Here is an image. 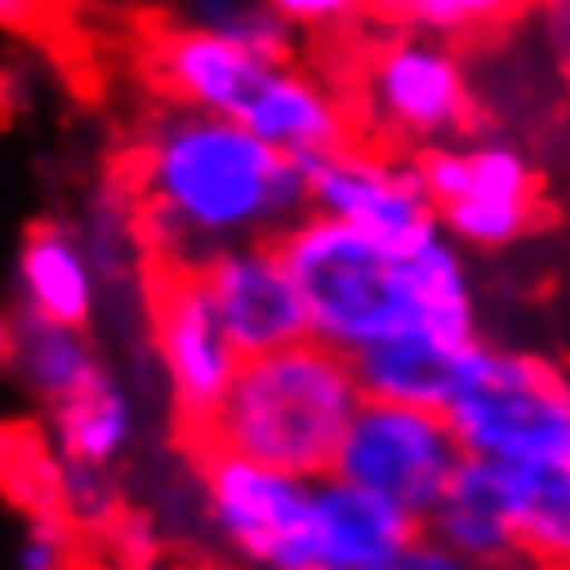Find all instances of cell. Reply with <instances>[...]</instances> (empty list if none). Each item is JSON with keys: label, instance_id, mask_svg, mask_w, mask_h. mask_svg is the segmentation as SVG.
Returning <instances> with one entry per match:
<instances>
[{"label": "cell", "instance_id": "cell-6", "mask_svg": "<svg viewBox=\"0 0 570 570\" xmlns=\"http://www.w3.org/2000/svg\"><path fill=\"white\" fill-rule=\"evenodd\" d=\"M445 416L469 460L570 464V377L532 348L479 338L460 363Z\"/></svg>", "mask_w": 570, "mask_h": 570}, {"label": "cell", "instance_id": "cell-27", "mask_svg": "<svg viewBox=\"0 0 570 570\" xmlns=\"http://www.w3.org/2000/svg\"><path fill=\"white\" fill-rule=\"evenodd\" d=\"M35 10H39V0H0V16H6L10 30H20V24H35Z\"/></svg>", "mask_w": 570, "mask_h": 570}, {"label": "cell", "instance_id": "cell-2", "mask_svg": "<svg viewBox=\"0 0 570 570\" xmlns=\"http://www.w3.org/2000/svg\"><path fill=\"white\" fill-rule=\"evenodd\" d=\"M281 252L301 281L309 338L348 358L396 334H435L460 348L483 338L469 252L445 233L416 247H387L348 223L305 213L281 237Z\"/></svg>", "mask_w": 570, "mask_h": 570}, {"label": "cell", "instance_id": "cell-7", "mask_svg": "<svg viewBox=\"0 0 570 570\" xmlns=\"http://www.w3.org/2000/svg\"><path fill=\"white\" fill-rule=\"evenodd\" d=\"M315 483L233 450H198V518L237 570H320Z\"/></svg>", "mask_w": 570, "mask_h": 570}, {"label": "cell", "instance_id": "cell-19", "mask_svg": "<svg viewBox=\"0 0 570 570\" xmlns=\"http://www.w3.org/2000/svg\"><path fill=\"white\" fill-rule=\"evenodd\" d=\"M498 483L522 556L570 570V464H498Z\"/></svg>", "mask_w": 570, "mask_h": 570}, {"label": "cell", "instance_id": "cell-24", "mask_svg": "<svg viewBox=\"0 0 570 570\" xmlns=\"http://www.w3.org/2000/svg\"><path fill=\"white\" fill-rule=\"evenodd\" d=\"M382 0H271V10L295 35H344L367 16H377Z\"/></svg>", "mask_w": 570, "mask_h": 570}, {"label": "cell", "instance_id": "cell-13", "mask_svg": "<svg viewBox=\"0 0 570 570\" xmlns=\"http://www.w3.org/2000/svg\"><path fill=\"white\" fill-rule=\"evenodd\" d=\"M102 301L107 291L78 218H45L24 227L16 266H10V309L92 330Z\"/></svg>", "mask_w": 570, "mask_h": 570}, {"label": "cell", "instance_id": "cell-18", "mask_svg": "<svg viewBox=\"0 0 570 570\" xmlns=\"http://www.w3.org/2000/svg\"><path fill=\"white\" fill-rule=\"evenodd\" d=\"M464 353L469 348L450 344V338H435V334H396L358 353L353 367H358V382L373 402L445 411Z\"/></svg>", "mask_w": 570, "mask_h": 570}, {"label": "cell", "instance_id": "cell-1", "mask_svg": "<svg viewBox=\"0 0 570 570\" xmlns=\"http://www.w3.org/2000/svg\"><path fill=\"white\" fill-rule=\"evenodd\" d=\"M155 266L198 271L213 256L281 242L309 213V165L233 117L160 102L121 160Z\"/></svg>", "mask_w": 570, "mask_h": 570}, {"label": "cell", "instance_id": "cell-8", "mask_svg": "<svg viewBox=\"0 0 570 570\" xmlns=\"http://www.w3.org/2000/svg\"><path fill=\"white\" fill-rule=\"evenodd\" d=\"M440 233L464 252H508L541 223V169L512 136L474 131L416 155Z\"/></svg>", "mask_w": 570, "mask_h": 570}, {"label": "cell", "instance_id": "cell-20", "mask_svg": "<svg viewBox=\"0 0 570 570\" xmlns=\"http://www.w3.org/2000/svg\"><path fill=\"white\" fill-rule=\"evenodd\" d=\"M165 20L218 35L227 45H242L256 53L295 59V30L271 10V0H169Z\"/></svg>", "mask_w": 570, "mask_h": 570}, {"label": "cell", "instance_id": "cell-26", "mask_svg": "<svg viewBox=\"0 0 570 570\" xmlns=\"http://www.w3.org/2000/svg\"><path fill=\"white\" fill-rule=\"evenodd\" d=\"M377 570H474V566L460 561V556H454L450 547H440L435 537H425V532H421L406 551H396L392 561H387V566H377Z\"/></svg>", "mask_w": 570, "mask_h": 570}, {"label": "cell", "instance_id": "cell-23", "mask_svg": "<svg viewBox=\"0 0 570 570\" xmlns=\"http://www.w3.org/2000/svg\"><path fill=\"white\" fill-rule=\"evenodd\" d=\"M78 527L53 508H30L16 537V570H73Z\"/></svg>", "mask_w": 570, "mask_h": 570}, {"label": "cell", "instance_id": "cell-11", "mask_svg": "<svg viewBox=\"0 0 570 570\" xmlns=\"http://www.w3.org/2000/svg\"><path fill=\"white\" fill-rule=\"evenodd\" d=\"M309 213L348 223L387 247H416L440 233L416 155L382 150L373 140H353L309 165Z\"/></svg>", "mask_w": 570, "mask_h": 570}, {"label": "cell", "instance_id": "cell-4", "mask_svg": "<svg viewBox=\"0 0 570 570\" xmlns=\"http://www.w3.org/2000/svg\"><path fill=\"white\" fill-rule=\"evenodd\" d=\"M367 402L358 367L320 338L242 358L233 392L198 450H233L301 479H330L338 445Z\"/></svg>", "mask_w": 570, "mask_h": 570}, {"label": "cell", "instance_id": "cell-17", "mask_svg": "<svg viewBox=\"0 0 570 570\" xmlns=\"http://www.w3.org/2000/svg\"><path fill=\"white\" fill-rule=\"evenodd\" d=\"M421 532L435 537L440 547H450L474 570H489L522 556L518 527H512L503 503V483H498V464L489 460H464L460 479L450 483L435 512L421 522Z\"/></svg>", "mask_w": 570, "mask_h": 570}, {"label": "cell", "instance_id": "cell-5", "mask_svg": "<svg viewBox=\"0 0 570 570\" xmlns=\"http://www.w3.org/2000/svg\"><path fill=\"white\" fill-rule=\"evenodd\" d=\"M344 78L358 136L382 150L421 155L474 136L479 92L454 39L382 20L377 35L353 45Z\"/></svg>", "mask_w": 570, "mask_h": 570}, {"label": "cell", "instance_id": "cell-22", "mask_svg": "<svg viewBox=\"0 0 570 570\" xmlns=\"http://www.w3.org/2000/svg\"><path fill=\"white\" fill-rule=\"evenodd\" d=\"M49 508L63 512V518L73 522L78 532H111V527L121 522V483H117V469L53 464Z\"/></svg>", "mask_w": 570, "mask_h": 570}, {"label": "cell", "instance_id": "cell-9", "mask_svg": "<svg viewBox=\"0 0 570 570\" xmlns=\"http://www.w3.org/2000/svg\"><path fill=\"white\" fill-rule=\"evenodd\" d=\"M464 460L469 454L445 411L373 402L367 396L348 425L344 445H338L334 474L387 498L406 518L425 522L445 498V489L460 479Z\"/></svg>", "mask_w": 570, "mask_h": 570}, {"label": "cell", "instance_id": "cell-15", "mask_svg": "<svg viewBox=\"0 0 570 570\" xmlns=\"http://www.w3.org/2000/svg\"><path fill=\"white\" fill-rule=\"evenodd\" d=\"M315 512H320V570H377L421 537L416 518H406L387 498L367 493L338 474L315 483Z\"/></svg>", "mask_w": 570, "mask_h": 570}, {"label": "cell", "instance_id": "cell-14", "mask_svg": "<svg viewBox=\"0 0 570 570\" xmlns=\"http://www.w3.org/2000/svg\"><path fill=\"white\" fill-rule=\"evenodd\" d=\"M102 367H107V358L88 330L10 309L6 373H10V387L24 396V406H35L39 416L53 411L59 402H68L73 392H82Z\"/></svg>", "mask_w": 570, "mask_h": 570}, {"label": "cell", "instance_id": "cell-21", "mask_svg": "<svg viewBox=\"0 0 570 570\" xmlns=\"http://www.w3.org/2000/svg\"><path fill=\"white\" fill-rule=\"evenodd\" d=\"M532 6L537 0H382L377 20L464 45V39H483L518 24L522 16H532Z\"/></svg>", "mask_w": 570, "mask_h": 570}, {"label": "cell", "instance_id": "cell-16", "mask_svg": "<svg viewBox=\"0 0 570 570\" xmlns=\"http://www.w3.org/2000/svg\"><path fill=\"white\" fill-rule=\"evenodd\" d=\"M39 435L53 464H88V469H117L136 450L140 411L131 387L102 367L88 387L73 392L68 402L39 416Z\"/></svg>", "mask_w": 570, "mask_h": 570}, {"label": "cell", "instance_id": "cell-3", "mask_svg": "<svg viewBox=\"0 0 570 570\" xmlns=\"http://www.w3.org/2000/svg\"><path fill=\"white\" fill-rule=\"evenodd\" d=\"M146 73L165 102L233 117L301 165H315L363 140L344 88L324 82L295 59L227 45L189 24H155L146 39Z\"/></svg>", "mask_w": 570, "mask_h": 570}, {"label": "cell", "instance_id": "cell-10", "mask_svg": "<svg viewBox=\"0 0 570 570\" xmlns=\"http://www.w3.org/2000/svg\"><path fill=\"white\" fill-rule=\"evenodd\" d=\"M146 334L169 406H175L184 435L198 445L242 373V348L223 330L198 271L155 266V285L146 301Z\"/></svg>", "mask_w": 570, "mask_h": 570}, {"label": "cell", "instance_id": "cell-28", "mask_svg": "<svg viewBox=\"0 0 570 570\" xmlns=\"http://www.w3.org/2000/svg\"><path fill=\"white\" fill-rule=\"evenodd\" d=\"M489 570H566V566H547V561H532V556H512V561L489 566Z\"/></svg>", "mask_w": 570, "mask_h": 570}, {"label": "cell", "instance_id": "cell-25", "mask_svg": "<svg viewBox=\"0 0 570 570\" xmlns=\"http://www.w3.org/2000/svg\"><path fill=\"white\" fill-rule=\"evenodd\" d=\"M527 20H532L537 49L551 59L556 73L570 78V0H537Z\"/></svg>", "mask_w": 570, "mask_h": 570}, {"label": "cell", "instance_id": "cell-12", "mask_svg": "<svg viewBox=\"0 0 570 570\" xmlns=\"http://www.w3.org/2000/svg\"><path fill=\"white\" fill-rule=\"evenodd\" d=\"M198 281L242 358L309 338V309L281 242H252V247L213 256L208 266H198Z\"/></svg>", "mask_w": 570, "mask_h": 570}]
</instances>
